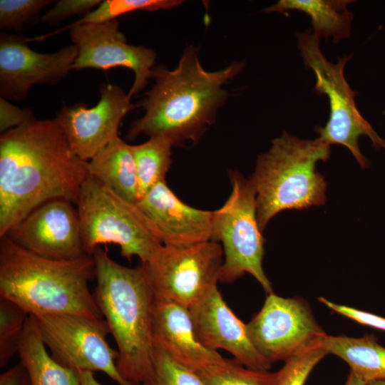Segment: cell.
<instances>
[{
    "label": "cell",
    "mask_w": 385,
    "mask_h": 385,
    "mask_svg": "<svg viewBox=\"0 0 385 385\" xmlns=\"http://www.w3.org/2000/svg\"><path fill=\"white\" fill-rule=\"evenodd\" d=\"M88 162L71 149L55 119L36 118L0 136V237L54 199L76 205Z\"/></svg>",
    "instance_id": "cell-1"
},
{
    "label": "cell",
    "mask_w": 385,
    "mask_h": 385,
    "mask_svg": "<svg viewBox=\"0 0 385 385\" xmlns=\"http://www.w3.org/2000/svg\"><path fill=\"white\" fill-rule=\"evenodd\" d=\"M244 66L243 62L234 61L219 71H207L192 45L185 48L174 69L155 66L154 84L139 104L145 113L133 122L127 138L160 135L178 146L197 143L227 100L224 86Z\"/></svg>",
    "instance_id": "cell-2"
},
{
    "label": "cell",
    "mask_w": 385,
    "mask_h": 385,
    "mask_svg": "<svg viewBox=\"0 0 385 385\" xmlns=\"http://www.w3.org/2000/svg\"><path fill=\"white\" fill-rule=\"evenodd\" d=\"M93 297L117 344L118 370L131 385H141L153 374L156 349L153 315L156 298L140 264L121 265L97 247Z\"/></svg>",
    "instance_id": "cell-3"
},
{
    "label": "cell",
    "mask_w": 385,
    "mask_h": 385,
    "mask_svg": "<svg viewBox=\"0 0 385 385\" xmlns=\"http://www.w3.org/2000/svg\"><path fill=\"white\" fill-rule=\"evenodd\" d=\"M96 278L92 256L72 260L43 257L0 237V297L29 315L72 314L103 319L88 288Z\"/></svg>",
    "instance_id": "cell-4"
},
{
    "label": "cell",
    "mask_w": 385,
    "mask_h": 385,
    "mask_svg": "<svg viewBox=\"0 0 385 385\" xmlns=\"http://www.w3.org/2000/svg\"><path fill=\"white\" fill-rule=\"evenodd\" d=\"M330 146L319 138L304 140L284 132L258 157L250 180L256 192L262 231L282 210H304L325 202L327 185L316 171V164L328 160Z\"/></svg>",
    "instance_id": "cell-5"
},
{
    "label": "cell",
    "mask_w": 385,
    "mask_h": 385,
    "mask_svg": "<svg viewBox=\"0 0 385 385\" xmlns=\"http://www.w3.org/2000/svg\"><path fill=\"white\" fill-rule=\"evenodd\" d=\"M85 252L92 256L101 244L119 245L123 257L147 262L162 242L155 227L138 206L88 175L78 201Z\"/></svg>",
    "instance_id": "cell-6"
},
{
    "label": "cell",
    "mask_w": 385,
    "mask_h": 385,
    "mask_svg": "<svg viewBox=\"0 0 385 385\" xmlns=\"http://www.w3.org/2000/svg\"><path fill=\"white\" fill-rule=\"evenodd\" d=\"M229 176L230 195L212 217V241L220 242L223 250L219 281L232 283L248 273L267 294L273 293L262 267L265 240L257 222L255 190L238 171L230 170Z\"/></svg>",
    "instance_id": "cell-7"
},
{
    "label": "cell",
    "mask_w": 385,
    "mask_h": 385,
    "mask_svg": "<svg viewBox=\"0 0 385 385\" xmlns=\"http://www.w3.org/2000/svg\"><path fill=\"white\" fill-rule=\"evenodd\" d=\"M297 46L306 68L314 71L316 83L314 91L327 96L329 117L324 127L316 131L318 138L329 144L341 145L351 153L362 168L369 162L359 147V138L368 136L376 149H385V140L374 130L369 123L361 115L355 104L356 95L345 79L344 70L351 58L344 56L336 63L328 61L319 47V39L310 30L297 34Z\"/></svg>",
    "instance_id": "cell-8"
},
{
    "label": "cell",
    "mask_w": 385,
    "mask_h": 385,
    "mask_svg": "<svg viewBox=\"0 0 385 385\" xmlns=\"http://www.w3.org/2000/svg\"><path fill=\"white\" fill-rule=\"evenodd\" d=\"M222 262L221 245L207 241L181 247L161 245L140 264L156 299L189 309L217 286Z\"/></svg>",
    "instance_id": "cell-9"
},
{
    "label": "cell",
    "mask_w": 385,
    "mask_h": 385,
    "mask_svg": "<svg viewBox=\"0 0 385 385\" xmlns=\"http://www.w3.org/2000/svg\"><path fill=\"white\" fill-rule=\"evenodd\" d=\"M34 317L41 339L56 362L79 372L101 371L119 385H131L118 370V352L107 341L111 333L104 319L72 314Z\"/></svg>",
    "instance_id": "cell-10"
},
{
    "label": "cell",
    "mask_w": 385,
    "mask_h": 385,
    "mask_svg": "<svg viewBox=\"0 0 385 385\" xmlns=\"http://www.w3.org/2000/svg\"><path fill=\"white\" fill-rule=\"evenodd\" d=\"M246 325L252 344L271 364L319 348L327 334L303 298L274 292L267 294L261 309Z\"/></svg>",
    "instance_id": "cell-11"
},
{
    "label": "cell",
    "mask_w": 385,
    "mask_h": 385,
    "mask_svg": "<svg viewBox=\"0 0 385 385\" xmlns=\"http://www.w3.org/2000/svg\"><path fill=\"white\" fill-rule=\"evenodd\" d=\"M69 35L77 49L71 71L130 68L134 73V81L128 93L130 98L142 91L151 78L156 53L150 48L128 43L117 19L75 26L70 29Z\"/></svg>",
    "instance_id": "cell-12"
},
{
    "label": "cell",
    "mask_w": 385,
    "mask_h": 385,
    "mask_svg": "<svg viewBox=\"0 0 385 385\" xmlns=\"http://www.w3.org/2000/svg\"><path fill=\"white\" fill-rule=\"evenodd\" d=\"M99 92L100 99L93 107L83 103L63 106L54 118L72 151L86 162L118 136L121 120L136 108L118 85L103 83Z\"/></svg>",
    "instance_id": "cell-13"
},
{
    "label": "cell",
    "mask_w": 385,
    "mask_h": 385,
    "mask_svg": "<svg viewBox=\"0 0 385 385\" xmlns=\"http://www.w3.org/2000/svg\"><path fill=\"white\" fill-rule=\"evenodd\" d=\"M28 38L6 32L0 35V96L7 101L25 100L34 85H55L71 71L77 56L73 44L56 52L39 53Z\"/></svg>",
    "instance_id": "cell-14"
},
{
    "label": "cell",
    "mask_w": 385,
    "mask_h": 385,
    "mask_svg": "<svg viewBox=\"0 0 385 385\" xmlns=\"http://www.w3.org/2000/svg\"><path fill=\"white\" fill-rule=\"evenodd\" d=\"M73 204L64 199L47 201L4 236L27 251L46 258L72 260L87 256L78 210Z\"/></svg>",
    "instance_id": "cell-15"
},
{
    "label": "cell",
    "mask_w": 385,
    "mask_h": 385,
    "mask_svg": "<svg viewBox=\"0 0 385 385\" xmlns=\"http://www.w3.org/2000/svg\"><path fill=\"white\" fill-rule=\"evenodd\" d=\"M197 339L205 347L223 349L247 368L267 371L272 364L252 344L244 324L231 310L217 286L189 309Z\"/></svg>",
    "instance_id": "cell-16"
},
{
    "label": "cell",
    "mask_w": 385,
    "mask_h": 385,
    "mask_svg": "<svg viewBox=\"0 0 385 385\" xmlns=\"http://www.w3.org/2000/svg\"><path fill=\"white\" fill-rule=\"evenodd\" d=\"M136 205L153 225L164 245L181 247L212 241L213 211L185 204L165 181L152 188Z\"/></svg>",
    "instance_id": "cell-17"
},
{
    "label": "cell",
    "mask_w": 385,
    "mask_h": 385,
    "mask_svg": "<svg viewBox=\"0 0 385 385\" xmlns=\"http://www.w3.org/2000/svg\"><path fill=\"white\" fill-rule=\"evenodd\" d=\"M153 329L155 349L197 374L222 366L229 361L217 351L200 342L190 310L175 302L156 299Z\"/></svg>",
    "instance_id": "cell-18"
},
{
    "label": "cell",
    "mask_w": 385,
    "mask_h": 385,
    "mask_svg": "<svg viewBox=\"0 0 385 385\" xmlns=\"http://www.w3.org/2000/svg\"><path fill=\"white\" fill-rule=\"evenodd\" d=\"M89 175L124 199L137 204L139 185L130 145L119 136L96 153L88 162Z\"/></svg>",
    "instance_id": "cell-19"
},
{
    "label": "cell",
    "mask_w": 385,
    "mask_h": 385,
    "mask_svg": "<svg viewBox=\"0 0 385 385\" xmlns=\"http://www.w3.org/2000/svg\"><path fill=\"white\" fill-rule=\"evenodd\" d=\"M319 348L344 361L350 372L366 384L385 381V347L374 334L360 337L326 334L320 340Z\"/></svg>",
    "instance_id": "cell-20"
},
{
    "label": "cell",
    "mask_w": 385,
    "mask_h": 385,
    "mask_svg": "<svg viewBox=\"0 0 385 385\" xmlns=\"http://www.w3.org/2000/svg\"><path fill=\"white\" fill-rule=\"evenodd\" d=\"M18 354L31 385H80V372L56 362L48 354L34 315H29Z\"/></svg>",
    "instance_id": "cell-21"
},
{
    "label": "cell",
    "mask_w": 385,
    "mask_h": 385,
    "mask_svg": "<svg viewBox=\"0 0 385 385\" xmlns=\"http://www.w3.org/2000/svg\"><path fill=\"white\" fill-rule=\"evenodd\" d=\"M352 2L351 0H280L264 11L303 12L311 18L312 32L317 38L332 37L334 43H338L350 36L354 15L348 10V5Z\"/></svg>",
    "instance_id": "cell-22"
},
{
    "label": "cell",
    "mask_w": 385,
    "mask_h": 385,
    "mask_svg": "<svg viewBox=\"0 0 385 385\" xmlns=\"http://www.w3.org/2000/svg\"><path fill=\"white\" fill-rule=\"evenodd\" d=\"M173 146L169 139L160 135L130 145L136 166L140 199L155 185L165 181L172 163Z\"/></svg>",
    "instance_id": "cell-23"
},
{
    "label": "cell",
    "mask_w": 385,
    "mask_h": 385,
    "mask_svg": "<svg viewBox=\"0 0 385 385\" xmlns=\"http://www.w3.org/2000/svg\"><path fill=\"white\" fill-rule=\"evenodd\" d=\"M181 0H106L78 20L55 31L40 36L30 38L29 41H40L51 37L73 27L83 25L101 24L116 20L119 16L135 11H155L169 10L181 5Z\"/></svg>",
    "instance_id": "cell-24"
},
{
    "label": "cell",
    "mask_w": 385,
    "mask_h": 385,
    "mask_svg": "<svg viewBox=\"0 0 385 385\" xmlns=\"http://www.w3.org/2000/svg\"><path fill=\"white\" fill-rule=\"evenodd\" d=\"M29 314L12 301L0 297V366L19 352Z\"/></svg>",
    "instance_id": "cell-25"
},
{
    "label": "cell",
    "mask_w": 385,
    "mask_h": 385,
    "mask_svg": "<svg viewBox=\"0 0 385 385\" xmlns=\"http://www.w3.org/2000/svg\"><path fill=\"white\" fill-rule=\"evenodd\" d=\"M198 375L205 385H277L278 380V371L251 369L235 359Z\"/></svg>",
    "instance_id": "cell-26"
},
{
    "label": "cell",
    "mask_w": 385,
    "mask_h": 385,
    "mask_svg": "<svg viewBox=\"0 0 385 385\" xmlns=\"http://www.w3.org/2000/svg\"><path fill=\"white\" fill-rule=\"evenodd\" d=\"M51 0H0V28L21 31L29 24L39 20L43 9Z\"/></svg>",
    "instance_id": "cell-27"
},
{
    "label": "cell",
    "mask_w": 385,
    "mask_h": 385,
    "mask_svg": "<svg viewBox=\"0 0 385 385\" xmlns=\"http://www.w3.org/2000/svg\"><path fill=\"white\" fill-rule=\"evenodd\" d=\"M141 385H205L202 379L156 349L153 373Z\"/></svg>",
    "instance_id": "cell-28"
},
{
    "label": "cell",
    "mask_w": 385,
    "mask_h": 385,
    "mask_svg": "<svg viewBox=\"0 0 385 385\" xmlns=\"http://www.w3.org/2000/svg\"><path fill=\"white\" fill-rule=\"evenodd\" d=\"M327 353L321 348L304 351L284 362L277 385H304L310 373Z\"/></svg>",
    "instance_id": "cell-29"
},
{
    "label": "cell",
    "mask_w": 385,
    "mask_h": 385,
    "mask_svg": "<svg viewBox=\"0 0 385 385\" xmlns=\"http://www.w3.org/2000/svg\"><path fill=\"white\" fill-rule=\"evenodd\" d=\"M102 1L100 0H60L56 1L53 8L44 14L40 21L51 26L59 24L65 19L73 16L81 17L97 7Z\"/></svg>",
    "instance_id": "cell-30"
},
{
    "label": "cell",
    "mask_w": 385,
    "mask_h": 385,
    "mask_svg": "<svg viewBox=\"0 0 385 385\" xmlns=\"http://www.w3.org/2000/svg\"><path fill=\"white\" fill-rule=\"evenodd\" d=\"M318 301L332 312L366 327L385 332V317L349 306L333 302L324 297Z\"/></svg>",
    "instance_id": "cell-31"
},
{
    "label": "cell",
    "mask_w": 385,
    "mask_h": 385,
    "mask_svg": "<svg viewBox=\"0 0 385 385\" xmlns=\"http://www.w3.org/2000/svg\"><path fill=\"white\" fill-rule=\"evenodd\" d=\"M35 116L29 108H19L9 101L0 98V131L5 133L33 119Z\"/></svg>",
    "instance_id": "cell-32"
},
{
    "label": "cell",
    "mask_w": 385,
    "mask_h": 385,
    "mask_svg": "<svg viewBox=\"0 0 385 385\" xmlns=\"http://www.w3.org/2000/svg\"><path fill=\"white\" fill-rule=\"evenodd\" d=\"M0 385H31L27 369L19 362L0 375Z\"/></svg>",
    "instance_id": "cell-33"
},
{
    "label": "cell",
    "mask_w": 385,
    "mask_h": 385,
    "mask_svg": "<svg viewBox=\"0 0 385 385\" xmlns=\"http://www.w3.org/2000/svg\"><path fill=\"white\" fill-rule=\"evenodd\" d=\"M80 385H102L91 371L80 372Z\"/></svg>",
    "instance_id": "cell-34"
},
{
    "label": "cell",
    "mask_w": 385,
    "mask_h": 385,
    "mask_svg": "<svg viewBox=\"0 0 385 385\" xmlns=\"http://www.w3.org/2000/svg\"><path fill=\"white\" fill-rule=\"evenodd\" d=\"M367 384L357 378L351 372L349 373L344 385H366Z\"/></svg>",
    "instance_id": "cell-35"
},
{
    "label": "cell",
    "mask_w": 385,
    "mask_h": 385,
    "mask_svg": "<svg viewBox=\"0 0 385 385\" xmlns=\"http://www.w3.org/2000/svg\"><path fill=\"white\" fill-rule=\"evenodd\" d=\"M366 385H385V381H374L367 383Z\"/></svg>",
    "instance_id": "cell-36"
}]
</instances>
